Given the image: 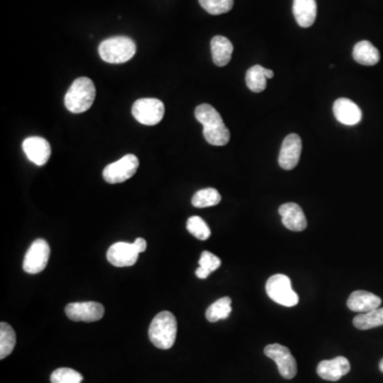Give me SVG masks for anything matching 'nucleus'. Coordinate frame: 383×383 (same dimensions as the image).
<instances>
[{
    "label": "nucleus",
    "mask_w": 383,
    "mask_h": 383,
    "mask_svg": "<svg viewBox=\"0 0 383 383\" xmlns=\"http://www.w3.org/2000/svg\"><path fill=\"white\" fill-rule=\"evenodd\" d=\"M195 118L204 126V137L210 145L224 146L229 143L230 132L217 110L208 103L195 109Z\"/></svg>",
    "instance_id": "f257e3e1"
},
{
    "label": "nucleus",
    "mask_w": 383,
    "mask_h": 383,
    "mask_svg": "<svg viewBox=\"0 0 383 383\" xmlns=\"http://www.w3.org/2000/svg\"><path fill=\"white\" fill-rule=\"evenodd\" d=\"M148 336L157 348H172L177 336V319L175 315L168 311L157 314L149 326Z\"/></svg>",
    "instance_id": "f03ea898"
},
{
    "label": "nucleus",
    "mask_w": 383,
    "mask_h": 383,
    "mask_svg": "<svg viewBox=\"0 0 383 383\" xmlns=\"http://www.w3.org/2000/svg\"><path fill=\"white\" fill-rule=\"evenodd\" d=\"M96 97L95 84L88 77L77 78L65 95L64 103L72 113H83L89 110Z\"/></svg>",
    "instance_id": "7ed1b4c3"
},
{
    "label": "nucleus",
    "mask_w": 383,
    "mask_h": 383,
    "mask_svg": "<svg viewBox=\"0 0 383 383\" xmlns=\"http://www.w3.org/2000/svg\"><path fill=\"white\" fill-rule=\"evenodd\" d=\"M98 53L105 62L120 64L131 60L137 53V45L127 36H114L101 42Z\"/></svg>",
    "instance_id": "20e7f679"
},
{
    "label": "nucleus",
    "mask_w": 383,
    "mask_h": 383,
    "mask_svg": "<svg viewBox=\"0 0 383 383\" xmlns=\"http://www.w3.org/2000/svg\"><path fill=\"white\" fill-rule=\"evenodd\" d=\"M268 297L283 306H295L300 302V297L293 290L290 278L282 274L272 276L266 282Z\"/></svg>",
    "instance_id": "39448f33"
},
{
    "label": "nucleus",
    "mask_w": 383,
    "mask_h": 383,
    "mask_svg": "<svg viewBox=\"0 0 383 383\" xmlns=\"http://www.w3.org/2000/svg\"><path fill=\"white\" fill-rule=\"evenodd\" d=\"M139 159L134 155H126L116 162L111 163L103 170V179L111 185L122 183L134 176L139 168Z\"/></svg>",
    "instance_id": "423d86ee"
},
{
    "label": "nucleus",
    "mask_w": 383,
    "mask_h": 383,
    "mask_svg": "<svg viewBox=\"0 0 383 383\" xmlns=\"http://www.w3.org/2000/svg\"><path fill=\"white\" fill-rule=\"evenodd\" d=\"M133 118L145 126H155L162 120L166 112L164 103L156 98H143L132 105Z\"/></svg>",
    "instance_id": "0eeeda50"
},
{
    "label": "nucleus",
    "mask_w": 383,
    "mask_h": 383,
    "mask_svg": "<svg viewBox=\"0 0 383 383\" xmlns=\"http://www.w3.org/2000/svg\"><path fill=\"white\" fill-rule=\"evenodd\" d=\"M51 256V247L45 239H38L29 247L25 254L23 268L28 274H38L47 266Z\"/></svg>",
    "instance_id": "6e6552de"
},
{
    "label": "nucleus",
    "mask_w": 383,
    "mask_h": 383,
    "mask_svg": "<svg viewBox=\"0 0 383 383\" xmlns=\"http://www.w3.org/2000/svg\"><path fill=\"white\" fill-rule=\"evenodd\" d=\"M266 357L274 360L277 364L278 371L285 379H293L296 376L297 363L289 348L280 344L267 345L264 348Z\"/></svg>",
    "instance_id": "1a4fd4ad"
},
{
    "label": "nucleus",
    "mask_w": 383,
    "mask_h": 383,
    "mask_svg": "<svg viewBox=\"0 0 383 383\" xmlns=\"http://www.w3.org/2000/svg\"><path fill=\"white\" fill-rule=\"evenodd\" d=\"M65 313L72 321L93 323L103 319L105 308L99 302H72L67 304Z\"/></svg>",
    "instance_id": "9d476101"
},
{
    "label": "nucleus",
    "mask_w": 383,
    "mask_h": 383,
    "mask_svg": "<svg viewBox=\"0 0 383 383\" xmlns=\"http://www.w3.org/2000/svg\"><path fill=\"white\" fill-rule=\"evenodd\" d=\"M302 150V142L300 135L291 133L283 140L280 153H279V166L283 170H291L296 168L300 162Z\"/></svg>",
    "instance_id": "9b49d317"
},
{
    "label": "nucleus",
    "mask_w": 383,
    "mask_h": 383,
    "mask_svg": "<svg viewBox=\"0 0 383 383\" xmlns=\"http://www.w3.org/2000/svg\"><path fill=\"white\" fill-rule=\"evenodd\" d=\"M139 254L133 243L118 242L109 248L107 259L116 267H127L137 263Z\"/></svg>",
    "instance_id": "f8f14e48"
},
{
    "label": "nucleus",
    "mask_w": 383,
    "mask_h": 383,
    "mask_svg": "<svg viewBox=\"0 0 383 383\" xmlns=\"http://www.w3.org/2000/svg\"><path fill=\"white\" fill-rule=\"evenodd\" d=\"M23 149L27 158L38 166H45L51 158V145L41 137H27L23 142Z\"/></svg>",
    "instance_id": "ddd939ff"
},
{
    "label": "nucleus",
    "mask_w": 383,
    "mask_h": 383,
    "mask_svg": "<svg viewBox=\"0 0 383 383\" xmlns=\"http://www.w3.org/2000/svg\"><path fill=\"white\" fill-rule=\"evenodd\" d=\"M333 114L338 122L346 126H354L362 120L361 109L347 98H339L334 101Z\"/></svg>",
    "instance_id": "4468645a"
},
{
    "label": "nucleus",
    "mask_w": 383,
    "mask_h": 383,
    "mask_svg": "<svg viewBox=\"0 0 383 383\" xmlns=\"http://www.w3.org/2000/svg\"><path fill=\"white\" fill-rule=\"evenodd\" d=\"M350 371V363L345 357L323 360L317 367V375L323 380L338 381Z\"/></svg>",
    "instance_id": "2eb2a0df"
},
{
    "label": "nucleus",
    "mask_w": 383,
    "mask_h": 383,
    "mask_svg": "<svg viewBox=\"0 0 383 383\" xmlns=\"http://www.w3.org/2000/svg\"><path fill=\"white\" fill-rule=\"evenodd\" d=\"M279 214L282 218L283 226L291 231H302L308 226L304 211L294 202L282 204L279 208Z\"/></svg>",
    "instance_id": "dca6fc26"
},
{
    "label": "nucleus",
    "mask_w": 383,
    "mask_h": 383,
    "mask_svg": "<svg viewBox=\"0 0 383 383\" xmlns=\"http://www.w3.org/2000/svg\"><path fill=\"white\" fill-rule=\"evenodd\" d=\"M380 297L367 291H356L352 293L347 300V306L352 311L367 313L381 306Z\"/></svg>",
    "instance_id": "f3484780"
},
{
    "label": "nucleus",
    "mask_w": 383,
    "mask_h": 383,
    "mask_svg": "<svg viewBox=\"0 0 383 383\" xmlns=\"http://www.w3.org/2000/svg\"><path fill=\"white\" fill-rule=\"evenodd\" d=\"M293 14L297 24L302 28H309L314 24L317 14V5L315 0H294Z\"/></svg>",
    "instance_id": "a211bd4d"
},
{
    "label": "nucleus",
    "mask_w": 383,
    "mask_h": 383,
    "mask_svg": "<svg viewBox=\"0 0 383 383\" xmlns=\"http://www.w3.org/2000/svg\"><path fill=\"white\" fill-rule=\"evenodd\" d=\"M211 53L214 64L223 67L231 60L233 45L225 36H216L211 41Z\"/></svg>",
    "instance_id": "6ab92c4d"
},
{
    "label": "nucleus",
    "mask_w": 383,
    "mask_h": 383,
    "mask_svg": "<svg viewBox=\"0 0 383 383\" xmlns=\"http://www.w3.org/2000/svg\"><path fill=\"white\" fill-rule=\"evenodd\" d=\"M274 78V72L261 65L250 67L246 72V84L250 91L261 93L266 89V80Z\"/></svg>",
    "instance_id": "aec40b11"
},
{
    "label": "nucleus",
    "mask_w": 383,
    "mask_h": 383,
    "mask_svg": "<svg viewBox=\"0 0 383 383\" xmlns=\"http://www.w3.org/2000/svg\"><path fill=\"white\" fill-rule=\"evenodd\" d=\"M354 61L365 66L376 65L380 60V53L371 42L361 41L356 44L352 51Z\"/></svg>",
    "instance_id": "412c9836"
},
{
    "label": "nucleus",
    "mask_w": 383,
    "mask_h": 383,
    "mask_svg": "<svg viewBox=\"0 0 383 383\" xmlns=\"http://www.w3.org/2000/svg\"><path fill=\"white\" fill-rule=\"evenodd\" d=\"M354 325L360 330H369L383 326V306L371 310L367 313H361L354 319Z\"/></svg>",
    "instance_id": "4be33fe9"
},
{
    "label": "nucleus",
    "mask_w": 383,
    "mask_h": 383,
    "mask_svg": "<svg viewBox=\"0 0 383 383\" xmlns=\"http://www.w3.org/2000/svg\"><path fill=\"white\" fill-rule=\"evenodd\" d=\"M231 304H233V302H231L230 297H223V298L216 300L207 309V319L210 323H216L220 319H228L230 313L233 311Z\"/></svg>",
    "instance_id": "5701e85b"
},
{
    "label": "nucleus",
    "mask_w": 383,
    "mask_h": 383,
    "mask_svg": "<svg viewBox=\"0 0 383 383\" xmlns=\"http://www.w3.org/2000/svg\"><path fill=\"white\" fill-rule=\"evenodd\" d=\"M16 344V335L12 327L7 323H0V359L12 354Z\"/></svg>",
    "instance_id": "b1692460"
},
{
    "label": "nucleus",
    "mask_w": 383,
    "mask_h": 383,
    "mask_svg": "<svg viewBox=\"0 0 383 383\" xmlns=\"http://www.w3.org/2000/svg\"><path fill=\"white\" fill-rule=\"evenodd\" d=\"M220 200H222V197L217 189L208 187V189H200L195 193L194 196L192 198V204L196 208H208V207H213L220 204Z\"/></svg>",
    "instance_id": "393cba45"
},
{
    "label": "nucleus",
    "mask_w": 383,
    "mask_h": 383,
    "mask_svg": "<svg viewBox=\"0 0 383 383\" xmlns=\"http://www.w3.org/2000/svg\"><path fill=\"white\" fill-rule=\"evenodd\" d=\"M220 264L222 261L217 256L210 252H204L199 259V267L195 274L199 279H206L211 273L220 268Z\"/></svg>",
    "instance_id": "a878e982"
},
{
    "label": "nucleus",
    "mask_w": 383,
    "mask_h": 383,
    "mask_svg": "<svg viewBox=\"0 0 383 383\" xmlns=\"http://www.w3.org/2000/svg\"><path fill=\"white\" fill-rule=\"evenodd\" d=\"M187 229L192 235L201 241H206L210 237L211 230L202 218L199 216H192L187 220Z\"/></svg>",
    "instance_id": "bb28decb"
},
{
    "label": "nucleus",
    "mask_w": 383,
    "mask_h": 383,
    "mask_svg": "<svg viewBox=\"0 0 383 383\" xmlns=\"http://www.w3.org/2000/svg\"><path fill=\"white\" fill-rule=\"evenodd\" d=\"M199 3L209 14L220 15L231 11L235 0H199Z\"/></svg>",
    "instance_id": "cd10ccee"
},
{
    "label": "nucleus",
    "mask_w": 383,
    "mask_h": 383,
    "mask_svg": "<svg viewBox=\"0 0 383 383\" xmlns=\"http://www.w3.org/2000/svg\"><path fill=\"white\" fill-rule=\"evenodd\" d=\"M82 380L81 373L68 367L55 369L51 376V383H81Z\"/></svg>",
    "instance_id": "c85d7f7f"
},
{
    "label": "nucleus",
    "mask_w": 383,
    "mask_h": 383,
    "mask_svg": "<svg viewBox=\"0 0 383 383\" xmlns=\"http://www.w3.org/2000/svg\"><path fill=\"white\" fill-rule=\"evenodd\" d=\"M133 244L134 246H135V248L137 249V252H139L140 254H142V252H145V250H146V241H145V239H142V237H137V239L134 241Z\"/></svg>",
    "instance_id": "c756f323"
},
{
    "label": "nucleus",
    "mask_w": 383,
    "mask_h": 383,
    "mask_svg": "<svg viewBox=\"0 0 383 383\" xmlns=\"http://www.w3.org/2000/svg\"><path fill=\"white\" fill-rule=\"evenodd\" d=\"M379 369H380V371L383 373V359L381 360L380 364H379Z\"/></svg>",
    "instance_id": "7c9ffc66"
}]
</instances>
